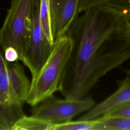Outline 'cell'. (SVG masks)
Masks as SVG:
<instances>
[{
  "label": "cell",
  "mask_w": 130,
  "mask_h": 130,
  "mask_svg": "<svg viewBox=\"0 0 130 130\" xmlns=\"http://www.w3.org/2000/svg\"><path fill=\"white\" fill-rule=\"evenodd\" d=\"M127 14L98 5L86 9L67 34L71 49L60 81L64 98L88 96L99 80L130 58V26Z\"/></svg>",
  "instance_id": "6da1fadb"
},
{
  "label": "cell",
  "mask_w": 130,
  "mask_h": 130,
  "mask_svg": "<svg viewBox=\"0 0 130 130\" xmlns=\"http://www.w3.org/2000/svg\"><path fill=\"white\" fill-rule=\"evenodd\" d=\"M71 49V41L66 33L54 40L49 58L37 75L32 78L26 103L32 107L59 90Z\"/></svg>",
  "instance_id": "7a4b0ae2"
},
{
  "label": "cell",
  "mask_w": 130,
  "mask_h": 130,
  "mask_svg": "<svg viewBox=\"0 0 130 130\" xmlns=\"http://www.w3.org/2000/svg\"><path fill=\"white\" fill-rule=\"evenodd\" d=\"M40 0H12L0 29L2 51L9 47L15 49L21 60L31 34L35 10Z\"/></svg>",
  "instance_id": "3957f363"
},
{
  "label": "cell",
  "mask_w": 130,
  "mask_h": 130,
  "mask_svg": "<svg viewBox=\"0 0 130 130\" xmlns=\"http://www.w3.org/2000/svg\"><path fill=\"white\" fill-rule=\"evenodd\" d=\"M96 103L89 96L79 100L60 99L53 95L33 106L31 116L55 125L69 122L91 109Z\"/></svg>",
  "instance_id": "277c9868"
},
{
  "label": "cell",
  "mask_w": 130,
  "mask_h": 130,
  "mask_svg": "<svg viewBox=\"0 0 130 130\" xmlns=\"http://www.w3.org/2000/svg\"><path fill=\"white\" fill-rule=\"evenodd\" d=\"M0 48V130H12L25 115L23 103L15 92L9 75V64Z\"/></svg>",
  "instance_id": "5b68a950"
},
{
  "label": "cell",
  "mask_w": 130,
  "mask_h": 130,
  "mask_svg": "<svg viewBox=\"0 0 130 130\" xmlns=\"http://www.w3.org/2000/svg\"><path fill=\"white\" fill-rule=\"evenodd\" d=\"M40 3L35 10L32 29L26 49L21 60L35 77L51 54L53 47L42 28L40 19Z\"/></svg>",
  "instance_id": "8992f818"
},
{
  "label": "cell",
  "mask_w": 130,
  "mask_h": 130,
  "mask_svg": "<svg viewBox=\"0 0 130 130\" xmlns=\"http://www.w3.org/2000/svg\"><path fill=\"white\" fill-rule=\"evenodd\" d=\"M80 0H48L49 11L54 40L67 33L79 15Z\"/></svg>",
  "instance_id": "52a82bcc"
},
{
  "label": "cell",
  "mask_w": 130,
  "mask_h": 130,
  "mask_svg": "<svg viewBox=\"0 0 130 130\" xmlns=\"http://www.w3.org/2000/svg\"><path fill=\"white\" fill-rule=\"evenodd\" d=\"M130 100V76L120 81L118 89L105 100L95 104L78 120H90L100 118Z\"/></svg>",
  "instance_id": "ba28073f"
},
{
  "label": "cell",
  "mask_w": 130,
  "mask_h": 130,
  "mask_svg": "<svg viewBox=\"0 0 130 130\" xmlns=\"http://www.w3.org/2000/svg\"><path fill=\"white\" fill-rule=\"evenodd\" d=\"M9 75L15 92L24 103L27 99L31 82L27 77L23 66L18 61L9 62Z\"/></svg>",
  "instance_id": "9c48e42d"
},
{
  "label": "cell",
  "mask_w": 130,
  "mask_h": 130,
  "mask_svg": "<svg viewBox=\"0 0 130 130\" xmlns=\"http://www.w3.org/2000/svg\"><path fill=\"white\" fill-rule=\"evenodd\" d=\"M98 5H105L123 12H130V0H80L79 13H81L87 8Z\"/></svg>",
  "instance_id": "30bf717a"
},
{
  "label": "cell",
  "mask_w": 130,
  "mask_h": 130,
  "mask_svg": "<svg viewBox=\"0 0 130 130\" xmlns=\"http://www.w3.org/2000/svg\"><path fill=\"white\" fill-rule=\"evenodd\" d=\"M53 124L32 116L25 115L18 120L12 130H52Z\"/></svg>",
  "instance_id": "8fae6325"
},
{
  "label": "cell",
  "mask_w": 130,
  "mask_h": 130,
  "mask_svg": "<svg viewBox=\"0 0 130 130\" xmlns=\"http://www.w3.org/2000/svg\"><path fill=\"white\" fill-rule=\"evenodd\" d=\"M52 130H100L98 119L90 120H77L53 125Z\"/></svg>",
  "instance_id": "7c38bea8"
},
{
  "label": "cell",
  "mask_w": 130,
  "mask_h": 130,
  "mask_svg": "<svg viewBox=\"0 0 130 130\" xmlns=\"http://www.w3.org/2000/svg\"><path fill=\"white\" fill-rule=\"evenodd\" d=\"M97 119L100 130H130V118L103 116Z\"/></svg>",
  "instance_id": "4fadbf2b"
},
{
  "label": "cell",
  "mask_w": 130,
  "mask_h": 130,
  "mask_svg": "<svg viewBox=\"0 0 130 130\" xmlns=\"http://www.w3.org/2000/svg\"><path fill=\"white\" fill-rule=\"evenodd\" d=\"M39 13L41 25L44 34L49 41L53 44L54 40L52 35L50 23L48 0H40Z\"/></svg>",
  "instance_id": "5bb4252c"
},
{
  "label": "cell",
  "mask_w": 130,
  "mask_h": 130,
  "mask_svg": "<svg viewBox=\"0 0 130 130\" xmlns=\"http://www.w3.org/2000/svg\"><path fill=\"white\" fill-rule=\"evenodd\" d=\"M103 116L130 118V100L113 109Z\"/></svg>",
  "instance_id": "9a60e30c"
},
{
  "label": "cell",
  "mask_w": 130,
  "mask_h": 130,
  "mask_svg": "<svg viewBox=\"0 0 130 130\" xmlns=\"http://www.w3.org/2000/svg\"><path fill=\"white\" fill-rule=\"evenodd\" d=\"M3 52L6 60L9 62H13L19 60L17 51L12 47H8Z\"/></svg>",
  "instance_id": "2e32d148"
},
{
  "label": "cell",
  "mask_w": 130,
  "mask_h": 130,
  "mask_svg": "<svg viewBox=\"0 0 130 130\" xmlns=\"http://www.w3.org/2000/svg\"><path fill=\"white\" fill-rule=\"evenodd\" d=\"M124 72H125L128 76H130V69H124Z\"/></svg>",
  "instance_id": "e0dca14e"
},
{
  "label": "cell",
  "mask_w": 130,
  "mask_h": 130,
  "mask_svg": "<svg viewBox=\"0 0 130 130\" xmlns=\"http://www.w3.org/2000/svg\"><path fill=\"white\" fill-rule=\"evenodd\" d=\"M127 15L128 21V23H129V26H130V12H129V13H128Z\"/></svg>",
  "instance_id": "ac0fdd59"
}]
</instances>
